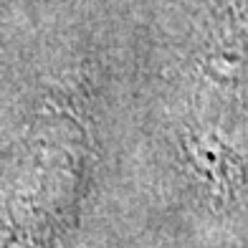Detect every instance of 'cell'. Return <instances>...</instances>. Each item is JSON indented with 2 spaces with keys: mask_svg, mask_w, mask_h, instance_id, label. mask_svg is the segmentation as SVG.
Listing matches in <instances>:
<instances>
[{
  "mask_svg": "<svg viewBox=\"0 0 248 248\" xmlns=\"http://www.w3.org/2000/svg\"><path fill=\"white\" fill-rule=\"evenodd\" d=\"M177 140L213 198L248 193V0H210L183 76Z\"/></svg>",
  "mask_w": 248,
  "mask_h": 248,
  "instance_id": "cell-1",
  "label": "cell"
},
{
  "mask_svg": "<svg viewBox=\"0 0 248 248\" xmlns=\"http://www.w3.org/2000/svg\"><path fill=\"white\" fill-rule=\"evenodd\" d=\"M94 167L84 114L46 99L0 183V248H61L81 218Z\"/></svg>",
  "mask_w": 248,
  "mask_h": 248,
  "instance_id": "cell-2",
  "label": "cell"
}]
</instances>
